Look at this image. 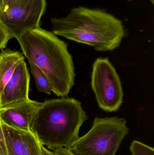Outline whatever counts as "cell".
Segmentation results:
<instances>
[{
    "label": "cell",
    "instance_id": "6da1fadb",
    "mask_svg": "<svg viewBox=\"0 0 154 155\" xmlns=\"http://www.w3.org/2000/svg\"><path fill=\"white\" fill-rule=\"evenodd\" d=\"M51 22L55 35L92 46L97 51H114L125 36L120 19L97 8L74 7L66 16L52 18Z\"/></svg>",
    "mask_w": 154,
    "mask_h": 155
},
{
    "label": "cell",
    "instance_id": "7a4b0ae2",
    "mask_svg": "<svg viewBox=\"0 0 154 155\" xmlns=\"http://www.w3.org/2000/svg\"><path fill=\"white\" fill-rule=\"evenodd\" d=\"M29 63L49 80L52 92L68 96L75 84V66L68 45L51 32L40 27L27 31L17 40Z\"/></svg>",
    "mask_w": 154,
    "mask_h": 155
},
{
    "label": "cell",
    "instance_id": "3957f363",
    "mask_svg": "<svg viewBox=\"0 0 154 155\" xmlns=\"http://www.w3.org/2000/svg\"><path fill=\"white\" fill-rule=\"evenodd\" d=\"M87 119L78 100L66 97L50 99L40 103L31 131L49 149L68 148L79 138L80 127Z\"/></svg>",
    "mask_w": 154,
    "mask_h": 155
},
{
    "label": "cell",
    "instance_id": "277c9868",
    "mask_svg": "<svg viewBox=\"0 0 154 155\" xmlns=\"http://www.w3.org/2000/svg\"><path fill=\"white\" fill-rule=\"evenodd\" d=\"M129 131L124 118L96 117L90 130L68 149L73 155H115Z\"/></svg>",
    "mask_w": 154,
    "mask_h": 155
},
{
    "label": "cell",
    "instance_id": "5b68a950",
    "mask_svg": "<svg viewBox=\"0 0 154 155\" xmlns=\"http://www.w3.org/2000/svg\"><path fill=\"white\" fill-rule=\"evenodd\" d=\"M91 86L99 108L115 112L122 105L124 93L120 77L108 58H98L92 65Z\"/></svg>",
    "mask_w": 154,
    "mask_h": 155
},
{
    "label": "cell",
    "instance_id": "8992f818",
    "mask_svg": "<svg viewBox=\"0 0 154 155\" xmlns=\"http://www.w3.org/2000/svg\"><path fill=\"white\" fill-rule=\"evenodd\" d=\"M46 8V0H17L3 11L2 22L18 40L27 31L40 27Z\"/></svg>",
    "mask_w": 154,
    "mask_h": 155
},
{
    "label": "cell",
    "instance_id": "52a82bcc",
    "mask_svg": "<svg viewBox=\"0 0 154 155\" xmlns=\"http://www.w3.org/2000/svg\"><path fill=\"white\" fill-rule=\"evenodd\" d=\"M30 75L24 61L16 67L0 95L1 108L23 103L29 97Z\"/></svg>",
    "mask_w": 154,
    "mask_h": 155
},
{
    "label": "cell",
    "instance_id": "ba28073f",
    "mask_svg": "<svg viewBox=\"0 0 154 155\" xmlns=\"http://www.w3.org/2000/svg\"><path fill=\"white\" fill-rule=\"evenodd\" d=\"M2 126L8 155H43L42 145L31 131L16 129L2 123Z\"/></svg>",
    "mask_w": 154,
    "mask_h": 155
},
{
    "label": "cell",
    "instance_id": "9c48e42d",
    "mask_svg": "<svg viewBox=\"0 0 154 155\" xmlns=\"http://www.w3.org/2000/svg\"><path fill=\"white\" fill-rule=\"evenodd\" d=\"M39 104L29 99L23 103L1 108V122L16 129L30 131L33 119Z\"/></svg>",
    "mask_w": 154,
    "mask_h": 155
},
{
    "label": "cell",
    "instance_id": "30bf717a",
    "mask_svg": "<svg viewBox=\"0 0 154 155\" xmlns=\"http://www.w3.org/2000/svg\"><path fill=\"white\" fill-rule=\"evenodd\" d=\"M24 61L22 54L9 49L0 53V95L10 80L18 64Z\"/></svg>",
    "mask_w": 154,
    "mask_h": 155
},
{
    "label": "cell",
    "instance_id": "8fae6325",
    "mask_svg": "<svg viewBox=\"0 0 154 155\" xmlns=\"http://www.w3.org/2000/svg\"><path fill=\"white\" fill-rule=\"evenodd\" d=\"M29 64L38 91L48 94H51L52 90L49 80L45 74L34 64L31 63H29Z\"/></svg>",
    "mask_w": 154,
    "mask_h": 155
},
{
    "label": "cell",
    "instance_id": "7c38bea8",
    "mask_svg": "<svg viewBox=\"0 0 154 155\" xmlns=\"http://www.w3.org/2000/svg\"><path fill=\"white\" fill-rule=\"evenodd\" d=\"M132 155H154V149L138 141H133L130 147Z\"/></svg>",
    "mask_w": 154,
    "mask_h": 155
},
{
    "label": "cell",
    "instance_id": "4fadbf2b",
    "mask_svg": "<svg viewBox=\"0 0 154 155\" xmlns=\"http://www.w3.org/2000/svg\"><path fill=\"white\" fill-rule=\"evenodd\" d=\"M12 37L5 26L0 21V49H5L8 41Z\"/></svg>",
    "mask_w": 154,
    "mask_h": 155
},
{
    "label": "cell",
    "instance_id": "5bb4252c",
    "mask_svg": "<svg viewBox=\"0 0 154 155\" xmlns=\"http://www.w3.org/2000/svg\"><path fill=\"white\" fill-rule=\"evenodd\" d=\"M0 155H8L5 138L0 120Z\"/></svg>",
    "mask_w": 154,
    "mask_h": 155
},
{
    "label": "cell",
    "instance_id": "9a60e30c",
    "mask_svg": "<svg viewBox=\"0 0 154 155\" xmlns=\"http://www.w3.org/2000/svg\"><path fill=\"white\" fill-rule=\"evenodd\" d=\"M55 155H73L70 153L68 148H57L52 150Z\"/></svg>",
    "mask_w": 154,
    "mask_h": 155
},
{
    "label": "cell",
    "instance_id": "2e32d148",
    "mask_svg": "<svg viewBox=\"0 0 154 155\" xmlns=\"http://www.w3.org/2000/svg\"><path fill=\"white\" fill-rule=\"evenodd\" d=\"M17 0H3V11H4L9 5H11L13 3L15 2Z\"/></svg>",
    "mask_w": 154,
    "mask_h": 155
},
{
    "label": "cell",
    "instance_id": "e0dca14e",
    "mask_svg": "<svg viewBox=\"0 0 154 155\" xmlns=\"http://www.w3.org/2000/svg\"><path fill=\"white\" fill-rule=\"evenodd\" d=\"M42 150L43 155H55L52 151H50L49 149L42 145Z\"/></svg>",
    "mask_w": 154,
    "mask_h": 155
},
{
    "label": "cell",
    "instance_id": "ac0fdd59",
    "mask_svg": "<svg viewBox=\"0 0 154 155\" xmlns=\"http://www.w3.org/2000/svg\"><path fill=\"white\" fill-rule=\"evenodd\" d=\"M3 11L2 9L1 6H0V21L2 22V21L3 18Z\"/></svg>",
    "mask_w": 154,
    "mask_h": 155
},
{
    "label": "cell",
    "instance_id": "d6986e66",
    "mask_svg": "<svg viewBox=\"0 0 154 155\" xmlns=\"http://www.w3.org/2000/svg\"><path fill=\"white\" fill-rule=\"evenodd\" d=\"M0 6H1L2 9H3V0H0Z\"/></svg>",
    "mask_w": 154,
    "mask_h": 155
},
{
    "label": "cell",
    "instance_id": "ffe728a7",
    "mask_svg": "<svg viewBox=\"0 0 154 155\" xmlns=\"http://www.w3.org/2000/svg\"><path fill=\"white\" fill-rule=\"evenodd\" d=\"M152 4L153 5H154V0H149Z\"/></svg>",
    "mask_w": 154,
    "mask_h": 155
},
{
    "label": "cell",
    "instance_id": "44dd1931",
    "mask_svg": "<svg viewBox=\"0 0 154 155\" xmlns=\"http://www.w3.org/2000/svg\"><path fill=\"white\" fill-rule=\"evenodd\" d=\"M0 109H1V103H0Z\"/></svg>",
    "mask_w": 154,
    "mask_h": 155
},
{
    "label": "cell",
    "instance_id": "7402d4cb",
    "mask_svg": "<svg viewBox=\"0 0 154 155\" xmlns=\"http://www.w3.org/2000/svg\"><path fill=\"white\" fill-rule=\"evenodd\" d=\"M129 1H131V0H129Z\"/></svg>",
    "mask_w": 154,
    "mask_h": 155
}]
</instances>
